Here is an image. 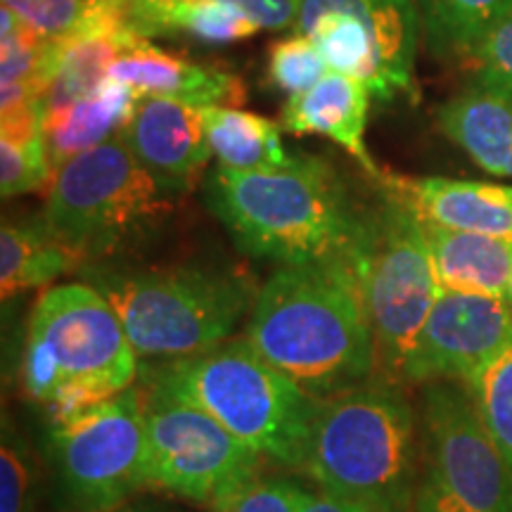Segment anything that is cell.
Instances as JSON below:
<instances>
[{"label":"cell","mask_w":512,"mask_h":512,"mask_svg":"<svg viewBox=\"0 0 512 512\" xmlns=\"http://www.w3.org/2000/svg\"><path fill=\"white\" fill-rule=\"evenodd\" d=\"M110 76L126 83L138 98H169L200 107H238V102L245 100V86L235 76L166 53L150 41L121 55Z\"/></svg>","instance_id":"cell-17"},{"label":"cell","mask_w":512,"mask_h":512,"mask_svg":"<svg viewBox=\"0 0 512 512\" xmlns=\"http://www.w3.org/2000/svg\"><path fill=\"white\" fill-rule=\"evenodd\" d=\"M512 344V304L486 294L444 292L415 339L401 380H470Z\"/></svg>","instance_id":"cell-12"},{"label":"cell","mask_w":512,"mask_h":512,"mask_svg":"<svg viewBox=\"0 0 512 512\" xmlns=\"http://www.w3.org/2000/svg\"><path fill=\"white\" fill-rule=\"evenodd\" d=\"M126 3H133V0H126Z\"/></svg>","instance_id":"cell-35"},{"label":"cell","mask_w":512,"mask_h":512,"mask_svg":"<svg viewBox=\"0 0 512 512\" xmlns=\"http://www.w3.org/2000/svg\"><path fill=\"white\" fill-rule=\"evenodd\" d=\"M133 3L166 5V3H183V0H133ZM221 3L238 5V8L245 10L261 29H271V31L297 27L299 8H302V0H221Z\"/></svg>","instance_id":"cell-32"},{"label":"cell","mask_w":512,"mask_h":512,"mask_svg":"<svg viewBox=\"0 0 512 512\" xmlns=\"http://www.w3.org/2000/svg\"><path fill=\"white\" fill-rule=\"evenodd\" d=\"M50 444L67 508L117 512L145 486V392L133 384L112 399L53 422Z\"/></svg>","instance_id":"cell-11"},{"label":"cell","mask_w":512,"mask_h":512,"mask_svg":"<svg viewBox=\"0 0 512 512\" xmlns=\"http://www.w3.org/2000/svg\"><path fill=\"white\" fill-rule=\"evenodd\" d=\"M311 491L292 479H254L252 484L233 491L209 512H302Z\"/></svg>","instance_id":"cell-30"},{"label":"cell","mask_w":512,"mask_h":512,"mask_svg":"<svg viewBox=\"0 0 512 512\" xmlns=\"http://www.w3.org/2000/svg\"><path fill=\"white\" fill-rule=\"evenodd\" d=\"M86 266L74 249L62 245L41 219L10 223L0 228V297L3 302L19 294L53 285L74 268Z\"/></svg>","instance_id":"cell-21"},{"label":"cell","mask_w":512,"mask_h":512,"mask_svg":"<svg viewBox=\"0 0 512 512\" xmlns=\"http://www.w3.org/2000/svg\"><path fill=\"white\" fill-rule=\"evenodd\" d=\"M46 102H29L0 114V192L3 200L27 195L53 181L46 140H43Z\"/></svg>","instance_id":"cell-24"},{"label":"cell","mask_w":512,"mask_h":512,"mask_svg":"<svg viewBox=\"0 0 512 512\" xmlns=\"http://www.w3.org/2000/svg\"><path fill=\"white\" fill-rule=\"evenodd\" d=\"M370 88L361 79L330 72L306 93L287 98L280 126L292 136H323L347 150L370 176L380 181L373 155L366 145Z\"/></svg>","instance_id":"cell-15"},{"label":"cell","mask_w":512,"mask_h":512,"mask_svg":"<svg viewBox=\"0 0 512 512\" xmlns=\"http://www.w3.org/2000/svg\"><path fill=\"white\" fill-rule=\"evenodd\" d=\"M328 10L351 12L366 27L380 76L375 100L389 102L399 93H413L422 38L415 0H302L297 24Z\"/></svg>","instance_id":"cell-16"},{"label":"cell","mask_w":512,"mask_h":512,"mask_svg":"<svg viewBox=\"0 0 512 512\" xmlns=\"http://www.w3.org/2000/svg\"><path fill=\"white\" fill-rule=\"evenodd\" d=\"M150 384L200 406L264 460L304 470L320 399L242 337L190 361L157 366Z\"/></svg>","instance_id":"cell-6"},{"label":"cell","mask_w":512,"mask_h":512,"mask_svg":"<svg viewBox=\"0 0 512 512\" xmlns=\"http://www.w3.org/2000/svg\"><path fill=\"white\" fill-rule=\"evenodd\" d=\"M439 287L512 304V240L425 226Z\"/></svg>","instance_id":"cell-20"},{"label":"cell","mask_w":512,"mask_h":512,"mask_svg":"<svg viewBox=\"0 0 512 512\" xmlns=\"http://www.w3.org/2000/svg\"><path fill=\"white\" fill-rule=\"evenodd\" d=\"M114 306L140 361H190L233 339L256 292L233 271L204 266L93 268L83 273Z\"/></svg>","instance_id":"cell-5"},{"label":"cell","mask_w":512,"mask_h":512,"mask_svg":"<svg viewBox=\"0 0 512 512\" xmlns=\"http://www.w3.org/2000/svg\"><path fill=\"white\" fill-rule=\"evenodd\" d=\"M34 470L29 448L19 439L15 427L3 422V446H0V512H31L34 501Z\"/></svg>","instance_id":"cell-31"},{"label":"cell","mask_w":512,"mask_h":512,"mask_svg":"<svg viewBox=\"0 0 512 512\" xmlns=\"http://www.w3.org/2000/svg\"><path fill=\"white\" fill-rule=\"evenodd\" d=\"M422 41L437 57H463L498 19L512 10V0H415Z\"/></svg>","instance_id":"cell-25"},{"label":"cell","mask_w":512,"mask_h":512,"mask_svg":"<svg viewBox=\"0 0 512 512\" xmlns=\"http://www.w3.org/2000/svg\"><path fill=\"white\" fill-rule=\"evenodd\" d=\"M209 145L221 166L235 171L290 169L299 155H287L283 126L235 105L204 107Z\"/></svg>","instance_id":"cell-22"},{"label":"cell","mask_w":512,"mask_h":512,"mask_svg":"<svg viewBox=\"0 0 512 512\" xmlns=\"http://www.w3.org/2000/svg\"><path fill=\"white\" fill-rule=\"evenodd\" d=\"M242 339L316 399L358 387L377 370L349 261L280 266L256 290Z\"/></svg>","instance_id":"cell-1"},{"label":"cell","mask_w":512,"mask_h":512,"mask_svg":"<svg viewBox=\"0 0 512 512\" xmlns=\"http://www.w3.org/2000/svg\"><path fill=\"white\" fill-rule=\"evenodd\" d=\"M439 131L479 169L512 178V98L472 83L437 110Z\"/></svg>","instance_id":"cell-18"},{"label":"cell","mask_w":512,"mask_h":512,"mask_svg":"<svg viewBox=\"0 0 512 512\" xmlns=\"http://www.w3.org/2000/svg\"><path fill=\"white\" fill-rule=\"evenodd\" d=\"M465 384L484 427L512 465V344Z\"/></svg>","instance_id":"cell-27"},{"label":"cell","mask_w":512,"mask_h":512,"mask_svg":"<svg viewBox=\"0 0 512 512\" xmlns=\"http://www.w3.org/2000/svg\"><path fill=\"white\" fill-rule=\"evenodd\" d=\"M264 458L183 396L145 392L143 484L211 508L261 475Z\"/></svg>","instance_id":"cell-10"},{"label":"cell","mask_w":512,"mask_h":512,"mask_svg":"<svg viewBox=\"0 0 512 512\" xmlns=\"http://www.w3.org/2000/svg\"><path fill=\"white\" fill-rule=\"evenodd\" d=\"M380 185L406 202L425 226L512 240V185L396 174H382Z\"/></svg>","instance_id":"cell-14"},{"label":"cell","mask_w":512,"mask_h":512,"mask_svg":"<svg viewBox=\"0 0 512 512\" xmlns=\"http://www.w3.org/2000/svg\"><path fill=\"white\" fill-rule=\"evenodd\" d=\"M143 41L147 38L140 36L133 24H114V27L86 31L62 43L60 64L48 91L46 107L69 105L98 91L110 79L114 62Z\"/></svg>","instance_id":"cell-23"},{"label":"cell","mask_w":512,"mask_h":512,"mask_svg":"<svg viewBox=\"0 0 512 512\" xmlns=\"http://www.w3.org/2000/svg\"><path fill=\"white\" fill-rule=\"evenodd\" d=\"M304 472L318 491L368 512H413L420 427L392 382L325 396L313 418Z\"/></svg>","instance_id":"cell-3"},{"label":"cell","mask_w":512,"mask_h":512,"mask_svg":"<svg viewBox=\"0 0 512 512\" xmlns=\"http://www.w3.org/2000/svg\"><path fill=\"white\" fill-rule=\"evenodd\" d=\"M204 200L242 252L283 266L349 261L363 226L332 164L299 155L290 169L216 166Z\"/></svg>","instance_id":"cell-2"},{"label":"cell","mask_w":512,"mask_h":512,"mask_svg":"<svg viewBox=\"0 0 512 512\" xmlns=\"http://www.w3.org/2000/svg\"><path fill=\"white\" fill-rule=\"evenodd\" d=\"M349 266L373 330L377 370L384 380H401L408 354L441 294L425 223L382 188L380 204L363 214Z\"/></svg>","instance_id":"cell-7"},{"label":"cell","mask_w":512,"mask_h":512,"mask_svg":"<svg viewBox=\"0 0 512 512\" xmlns=\"http://www.w3.org/2000/svg\"><path fill=\"white\" fill-rule=\"evenodd\" d=\"M138 95L119 79H107L98 91L43 112V140L53 176L74 157L119 136L136 110Z\"/></svg>","instance_id":"cell-19"},{"label":"cell","mask_w":512,"mask_h":512,"mask_svg":"<svg viewBox=\"0 0 512 512\" xmlns=\"http://www.w3.org/2000/svg\"><path fill=\"white\" fill-rule=\"evenodd\" d=\"M128 150L171 195L190 190L209 159L204 107L169 98H138L124 131Z\"/></svg>","instance_id":"cell-13"},{"label":"cell","mask_w":512,"mask_h":512,"mask_svg":"<svg viewBox=\"0 0 512 512\" xmlns=\"http://www.w3.org/2000/svg\"><path fill=\"white\" fill-rule=\"evenodd\" d=\"M140 358L119 313L88 283L53 285L29 313L22 387L53 422L136 384Z\"/></svg>","instance_id":"cell-4"},{"label":"cell","mask_w":512,"mask_h":512,"mask_svg":"<svg viewBox=\"0 0 512 512\" xmlns=\"http://www.w3.org/2000/svg\"><path fill=\"white\" fill-rule=\"evenodd\" d=\"M171 200L174 195L133 157L119 133L57 171L41 223L88 266L143 238L162 221Z\"/></svg>","instance_id":"cell-8"},{"label":"cell","mask_w":512,"mask_h":512,"mask_svg":"<svg viewBox=\"0 0 512 512\" xmlns=\"http://www.w3.org/2000/svg\"><path fill=\"white\" fill-rule=\"evenodd\" d=\"M3 8L50 43H67L114 24H133L126 0H3Z\"/></svg>","instance_id":"cell-26"},{"label":"cell","mask_w":512,"mask_h":512,"mask_svg":"<svg viewBox=\"0 0 512 512\" xmlns=\"http://www.w3.org/2000/svg\"><path fill=\"white\" fill-rule=\"evenodd\" d=\"M328 74L330 67L316 43L299 31L283 41H275L268 53V81L290 98L306 93Z\"/></svg>","instance_id":"cell-28"},{"label":"cell","mask_w":512,"mask_h":512,"mask_svg":"<svg viewBox=\"0 0 512 512\" xmlns=\"http://www.w3.org/2000/svg\"><path fill=\"white\" fill-rule=\"evenodd\" d=\"M463 62L472 83L512 98V10L479 38Z\"/></svg>","instance_id":"cell-29"},{"label":"cell","mask_w":512,"mask_h":512,"mask_svg":"<svg viewBox=\"0 0 512 512\" xmlns=\"http://www.w3.org/2000/svg\"><path fill=\"white\" fill-rule=\"evenodd\" d=\"M302 512H368V510L356 503L342 501V498L325 494V491H316V494L311 491L309 501H306Z\"/></svg>","instance_id":"cell-33"},{"label":"cell","mask_w":512,"mask_h":512,"mask_svg":"<svg viewBox=\"0 0 512 512\" xmlns=\"http://www.w3.org/2000/svg\"><path fill=\"white\" fill-rule=\"evenodd\" d=\"M413 512H512V465L456 382H432L422 396Z\"/></svg>","instance_id":"cell-9"},{"label":"cell","mask_w":512,"mask_h":512,"mask_svg":"<svg viewBox=\"0 0 512 512\" xmlns=\"http://www.w3.org/2000/svg\"><path fill=\"white\" fill-rule=\"evenodd\" d=\"M117 512H159V510H150V508H119Z\"/></svg>","instance_id":"cell-34"}]
</instances>
